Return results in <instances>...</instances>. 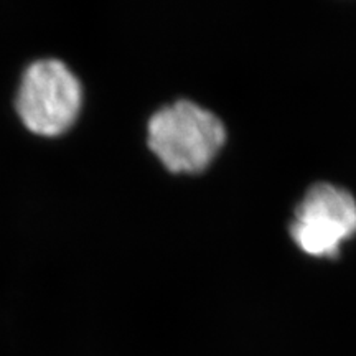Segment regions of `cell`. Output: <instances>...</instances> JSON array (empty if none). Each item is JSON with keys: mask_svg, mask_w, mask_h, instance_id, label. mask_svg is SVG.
I'll return each mask as SVG.
<instances>
[{"mask_svg": "<svg viewBox=\"0 0 356 356\" xmlns=\"http://www.w3.org/2000/svg\"><path fill=\"white\" fill-rule=\"evenodd\" d=\"M226 140V129L211 111L180 99L149 121V145L172 172H202Z\"/></svg>", "mask_w": 356, "mask_h": 356, "instance_id": "1", "label": "cell"}, {"mask_svg": "<svg viewBox=\"0 0 356 356\" xmlns=\"http://www.w3.org/2000/svg\"><path fill=\"white\" fill-rule=\"evenodd\" d=\"M81 99V83L70 66L56 58H43L25 70L17 111L30 131L56 136L76 121Z\"/></svg>", "mask_w": 356, "mask_h": 356, "instance_id": "2", "label": "cell"}, {"mask_svg": "<svg viewBox=\"0 0 356 356\" xmlns=\"http://www.w3.org/2000/svg\"><path fill=\"white\" fill-rule=\"evenodd\" d=\"M356 233V202L348 191L330 184L314 185L296 210L292 239L310 256L332 257Z\"/></svg>", "mask_w": 356, "mask_h": 356, "instance_id": "3", "label": "cell"}]
</instances>
